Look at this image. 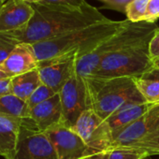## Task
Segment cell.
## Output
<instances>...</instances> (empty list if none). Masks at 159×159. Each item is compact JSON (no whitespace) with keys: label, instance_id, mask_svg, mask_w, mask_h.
Returning <instances> with one entry per match:
<instances>
[{"label":"cell","instance_id":"obj_1","mask_svg":"<svg viewBox=\"0 0 159 159\" xmlns=\"http://www.w3.org/2000/svg\"><path fill=\"white\" fill-rule=\"evenodd\" d=\"M34 15L27 25L20 30L7 32L19 43L35 44L109 20L88 2L78 8L50 7L32 4Z\"/></svg>","mask_w":159,"mask_h":159},{"label":"cell","instance_id":"obj_2","mask_svg":"<svg viewBox=\"0 0 159 159\" xmlns=\"http://www.w3.org/2000/svg\"><path fill=\"white\" fill-rule=\"evenodd\" d=\"M127 23L128 20L109 19L31 45L39 62L51 60L72 52H77V58H79L92 52L100 42L115 34Z\"/></svg>","mask_w":159,"mask_h":159},{"label":"cell","instance_id":"obj_3","mask_svg":"<svg viewBox=\"0 0 159 159\" xmlns=\"http://www.w3.org/2000/svg\"><path fill=\"white\" fill-rule=\"evenodd\" d=\"M136 78H102L90 76L84 79L86 88L87 108L106 120L127 103H144Z\"/></svg>","mask_w":159,"mask_h":159},{"label":"cell","instance_id":"obj_4","mask_svg":"<svg viewBox=\"0 0 159 159\" xmlns=\"http://www.w3.org/2000/svg\"><path fill=\"white\" fill-rule=\"evenodd\" d=\"M158 26L155 24L128 23L115 34L100 42L92 52L77 58L76 70L77 74L83 80L90 77L98 68L104 57L118 51L149 43Z\"/></svg>","mask_w":159,"mask_h":159},{"label":"cell","instance_id":"obj_5","mask_svg":"<svg viewBox=\"0 0 159 159\" xmlns=\"http://www.w3.org/2000/svg\"><path fill=\"white\" fill-rule=\"evenodd\" d=\"M153 66V62L149 54V43H144L107 55L91 76L139 79Z\"/></svg>","mask_w":159,"mask_h":159},{"label":"cell","instance_id":"obj_6","mask_svg":"<svg viewBox=\"0 0 159 159\" xmlns=\"http://www.w3.org/2000/svg\"><path fill=\"white\" fill-rule=\"evenodd\" d=\"M14 159H57L49 137L30 118L22 119Z\"/></svg>","mask_w":159,"mask_h":159},{"label":"cell","instance_id":"obj_7","mask_svg":"<svg viewBox=\"0 0 159 159\" xmlns=\"http://www.w3.org/2000/svg\"><path fill=\"white\" fill-rule=\"evenodd\" d=\"M73 129L93 152L106 151L112 146L113 135L111 126L91 109L82 113Z\"/></svg>","mask_w":159,"mask_h":159},{"label":"cell","instance_id":"obj_8","mask_svg":"<svg viewBox=\"0 0 159 159\" xmlns=\"http://www.w3.org/2000/svg\"><path fill=\"white\" fill-rule=\"evenodd\" d=\"M77 57L78 52H72L51 60L39 62L41 83L59 94L65 84L77 73Z\"/></svg>","mask_w":159,"mask_h":159},{"label":"cell","instance_id":"obj_9","mask_svg":"<svg viewBox=\"0 0 159 159\" xmlns=\"http://www.w3.org/2000/svg\"><path fill=\"white\" fill-rule=\"evenodd\" d=\"M63 113V124L73 128L87 108V96L84 82L76 73L59 93Z\"/></svg>","mask_w":159,"mask_h":159},{"label":"cell","instance_id":"obj_10","mask_svg":"<svg viewBox=\"0 0 159 159\" xmlns=\"http://www.w3.org/2000/svg\"><path fill=\"white\" fill-rule=\"evenodd\" d=\"M44 132L54 147L57 159H82L93 152L73 128L63 123Z\"/></svg>","mask_w":159,"mask_h":159},{"label":"cell","instance_id":"obj_11","mask_svg":"<svg viewBox=\"0 0 159 159\" xmlns=\"http://www.w3.org/2000/svg\"><path fill=\"white\" fill-rule=\"evenodd\" d=\"M159 128V103L152 104L137 121L113 134L112 147L131 146Z\"/></svg>","mask_w":159,"mask_h":159},{"label":"cell","instance_id":"obj_12","mask_svg":"<svg viewBox=\"0 0 159 159\" xmlns=\"http://www.w3.org/2000/svg\"><path fill=\"white\" fill-rule=\"evenodd\" d=\"M34 15V8L26 0H7L0 10V32L25 28Z\"/></svg>","mask_w":159,"mask_h":159},{"label":"cell","instance_id":"obj_13","mask_svg":"<svg viewBox=\"0 0 159 159\" xmlns=\"http://www.w3.org/2000/svg\"><path fill=\"white\" fill-rule=\"evenodd\" d=\"M39 61L31 44L19 43L6 61L0 66V69L11 78L38 69Z\"/></svg>","mask_w":159,"mask_h":159},{"label":"cell","instance_id":"obj_14","mask_svg":"<svg viewBox=\"0 0 159 159\" xmlns=\"http://www.w3.org/2000/svg\"><path fill=\"white\" fill-rule=\"evenodd\" d=\"M28 118H30L41 131H46L62 123L63 113L60 95L56 94L50 99L30 109Z\"/></svg>","mask_w":159,"mask_h":159},{"label":"cell","instance_id":"obj_15","mask_svg":"<svg viewBox=\"0 0 159 159\" xmlns=\"http://www.w3.org/2000/svg\"><path fill=\"white\" fill-rule=\"evenodd\" d=\"M22 119L0 114V155L14 159Z\"/></svg>","mask_w":159,"mask_h":159},{"label":"cell","instance_id":"obj_16","mask_svg":"<svg viewBox=\"0 0 159 159\" xmlns=\"http://www.w3.org/2000/svg\"><path fill=\"white\" fill-rule=\"evenodd\" d=\"M151 105L152 104L147 102L127 103L119 108L106 119L107 123L112 130V135L137 121L148 111Z\"/></svg>","mask_w":159,"mask_h":159},{"label":"cell","instance_id":"obj_17","mask_svg":"<svg viewBox=\"0 0 159 159\" xmlns=\"http://www.w3.org/2000/svg\"><path fill=\"white\" fill-rule=\"evenodd\" d=\"M41 84L42 83L38 68L11 78V94L26 101Z\"/></svg>","mask_w":159,"mask_h":159},{"label":"cell","instance_id":"obj_18","mask_svg":"<svg viewBox=\"0 0 159 159\" xmlns=\"http://www.w3.org/2000/svg\"><path fill=\"white\" fill-rule=\"evenodd\" d=\"M0 114L15 118H28L29 108L27 102L9 94L0 98Z\"/></svg>","mask_w":159,"mask_h":159},{"label":"cell","instance_id":"obj_19","mask_svg":"<svg viewBox=\"0 0 159 159\" xmlns=\"http://www.w3.org/2000/svg\"><path fill=\"white\" fill-rule=\"evenodd\" d=\"M138 88L149 104L159 103V82L144 79H137Z\"/></svg>","mask_w":159,"mask_h":159},{"label":"cell","instance_id":"obj_20","mask_svg":"<svg viewBox=\"0 0 159 159\" xmlns=\"http://www.w3.org/2000/svg\"><path fill=\"white\" fill-rule=\"evenodd\" d=\"M148 1L149 0H133L131 1L125 7V11L127 20L134 24L145 22Z\"/></svg>","mask_w":159,"mask_h":159},{"label":"cell","instance_id":"obj_21","mask_svg":"<svg viewBox=\"0 0 159 159\" xmlns=\"http://www.w3.org/2000/svg\"><path fill=\"white\" fill-rule=\"evenodd\" d=\"M109 150L110 159H145L150 156L146 152L132 146L112 147Z\"/></svg>","mask_w":159,"mask_h":159},{"label":"cell","instance_id":"obj_22","mask_svg":"<svg viewBox=\"0 0 159 159\" xmlns=\"http://www.w3.org/2000/svg\"><path fill=\"white\" fill-rule=\"evenodd\" d=\"M55 95H56V93L52 89H51L50 87H48L47 85L42 84L33 92V94L26 100L29 110L36 107L37 105L50 99L51 98H52Z\"/></svg>","mask_w":159,"mask_h":159},{"label":"cell","instance_id":"obj_23","mask_svg":"<svg viewBox=\"0 0 159 159\" xmlns=\"http://www.w3.org/2000/svg\"><path fill=\"white\" fill-rule=\"evenodd\" d=\"M18 44L19 42L7 32H0V66L6 61Z\"/></svg>","mask_w":159,"mask_h":159},{"label":"cell","instance_id":"obj_24","mask_svg":"<svg viewBox=\"0 0 159 159\" xmlns=\"http://www.w3.org/2000/svg\"><path fill=\"white\" fill-rule=\"evenodd\" d=\"M131 146L146 152L149 155L159 154V137L150 135Z\"/></svg>","mask_w":159,"mask_h":159},{"label":"cell","instance_id":"obj_25","mask_svg":"<svg viewBox=\"0 0 159 159\" xmlns=\"http://www.w3.org/2000/svg\"><path fill=\"white\" fill-rule=\"evenodd\" d=\"M26 1L31 4L61 8H78L86 3V0H26Z\"/></svg>","mask_w":159,"mask_h":159},{"label":"cell","instance_id":"obj_26","mask_svg":"<svg viewBox=\"0 0 159 159\" xmlns=\"http://www.w3.org/2000/svg\"><path fill=\"white\" fill-rule=\"evenodd\" d=\"M159 19V0H149L145 22L149 24H155Z\"/></svg>","mask_w":159,"mask_h":159},{"label":"cell","instance_id":"obj_27","mask_svg":"<svg viewBox=\"0 0 159 159\" xmlns=\"http://www.w3.org/2000/svg\"><path fill=\"white\" fill-rule=\"evenodd\" d=\"M133 0H102L105 6L104 8H108L111 10H114L120 12L125 13V7Z\"/></svg>","mask_w":159,"mask_h":159},{"label":"cell","instance_id":"obj_28","mask_svg":"<svg viewBox=\"0 0 159 159\" xmlns=\"http://www.w3.org/2000/svg\"><path fill=\"white\" fill-rule=\"evenodd\" d=\"M149 54L152 60L159 58V28L155 31L149 42Z\"/></svg>","mask_w":159,"mask_h":159},{"label":"cell","instance_id":"obj_29","mask_svg":"<svg viewBox=\"0 0 159 159\" xmlns=\"http://www.w3.org/2000/svg\"><path fill=\"white\" fill-rule=\"evenodd\" d=\"M11 94V78L0 80V98Z\"/></svg>","mask_w":159,"mask_h":159},{"label":"cell","instance_id":"obj_30","mask_svg":"<svg viewBox=\"0 0 159 159\" xmlns=\"http://www.w3.org/2000/svg\"><path fill=\"white\" fill-rule=\"evenodd\" d=\"M82 159H110V150L92 152Z\"/></svg>","mask_w":159,"mask_h":159},{"label":"cell","instance_id":"obj_31","mask_svg":"<svg viewBox=\"0 0 159 159\" xmlns=\"http://www.w3.org/2000/svg\"><path fill=\"white\" fill-rule=\"evenodd\" d=\"M144 80H150V81H158L159 82V67L153 66L151 70L145 73L141 78Z\"/></svg>","mask_w":159,"mask_h":159},{"label":"cell","instance_id":"obj_32","mask_svg":"<svg viewBox=\"0 0 159 159\" xmlns=\"http://www.w3.org/2000/svg\"><path fill=\"white\" fill-rule=\"evenodd\" d=\"M11 78L9 74H7L6 72H4L3 70L0 69V80H4V79H9Z\"/></svg>","mask_w":159,"mask_h":159},{"label":"cell","instance_id":"obj_33","mask_svg":"<svg viewBox=\"0 0 159 159\" xmlns=\"http://www.w3.org/2000/svg\"><path fill=\"white\" fill-rule=\"evenodd\" d=\"M152 62H153L154 66L159 67V58H158V59H155V60H152Z\"/></svg>","mask_w":159,"mask_h":159},{"label":"cell","instance_id":"obj_34","mask_svg":"<svg viewBox=\"0 0 159 159\" xmlns=\"http://www.w3.org/2000/svg\"><path fill=\"white\" fill-rule=\"evenodd\" d=\"M151 135H155V136H158V137H159V128H158L154 133H152V134H151ZM149 136H150V135H149Z\"/></svg>","mask_w":159,"mask_h":159},{"label":"cell","instance_id":"obj_35","mask_svg":"<svg viewBox=\"0 0 159 159\" xmlns=\"http://www.w3.org/2000/svg\"><path fill=\"white\" fill-rule=\"evenodd\" d=\"M3 4H4V2H0V10H1V8H2V6H3Z\"/></svg>","mask_w":159,"mask_h":159},{"label":"cell","instance_id":"obj_36","mask_svg":"<svg viewBox=\"0 0 159 159\" xmlns=\"http://www.w3.org/2000/svg\"><path fill=\"white\" fill-rule=\"evenodd\" d=\"M5 1H7V0H0V2H5Z\"/></svg>","mask_w":159,"mask_h":159},{"label":"cell","instance_id":"obj_37","mask_svg":"<svg viewBox=\"0 0 159 159\" xmlns=\"http://www.w3.org/2000/svg\"><path fill=\"white\" fill-rule=\"evenodd\" d=\"M100 1H102V0H100Z\"/></svg>","mask_w":159,"mask_h":159}]
</instances>
